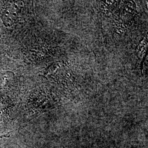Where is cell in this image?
<instances>
[{
	"label": "cell",
	"mask_w": 148,
	"mask_h": 148,
	"mask_svg": "<svg viewBox=\"0 0 148 148\" xmlns=\"http://www.w3.org/2000/svg\"><path fill=\"white\" fill-rule=\"evenodd\" d=\"M16 7L13 5V3H12L3 12V21L5 25L9 27L13 25L17 18V12L16 11L18 8Z\"/></svg>",
	"instance_id": "cell-1"
},
{
	"label": "cell",
	"mask_w": 148,
	"mask_h": 148,
	"mask_svg": "<svg viewBox=\"0 0 148 148\" xmlns=\"http://www.w3.org/2000/svg\"><path fill=\"white\" fill-rule=\"evenodd\" d=\"M147 38H144L138 48V56L139 58L142 59L141 60L143 59V57L145 56V51L147 49Z\"/></svg>",
	"instance_id": "cell-2"
}]
</instances>
